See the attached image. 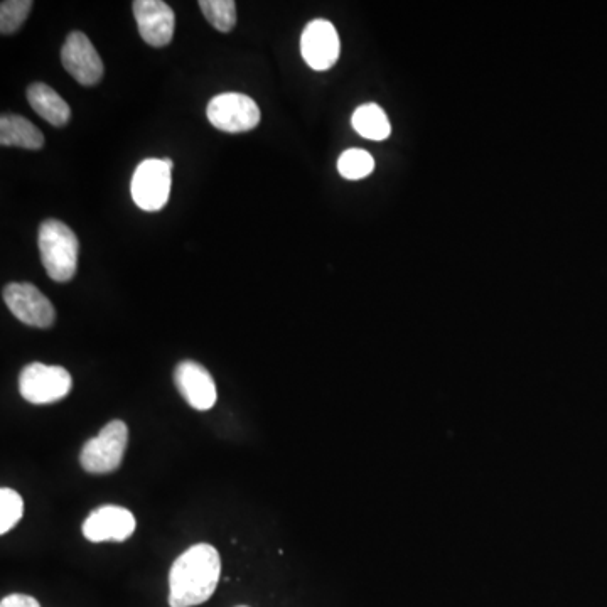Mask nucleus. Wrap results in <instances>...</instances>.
I'll use <instances>...</instances> for the list:
<instances>
[{
  "mask_svg": "<svg viewBox=\"0 0 607 607\" xmlns=\"http://www.w3.org/2000/svg\"><path fill=\"white\" fill-rule=\"evenodd\" d=\"M221 577L218 550L198 543L179 555L169 572V606L194 607L215 594Z\"/></svg>",
  "mask_w": 607,
  "mask_h": 607,
  "instance_id": "1",
  "label": "nucleus"
},
{
  "mask_svg": "<svg viewBox=\"0 0 607 607\" xmlns=\"http://www.w3.org/2000/svg\"><path fill=\"white\" fill-rule=\"evenodd\" d=\"M41 262L54 282H70L78 267L80 243L75 231L63 221L46 220L39 226Z\"/></svg>",
  "mask_w": 607,
  "mask_h": 607,
  "instance_id": "2",
  "label": "nucleus"
},
{
  "mask_svg": "<svg viewBox=\"0 0 607 607\" xmlns=\"http://www.w3.org/2000/svg\"><path fill=\"white\" fill-rule=\"evenodd\" d=\"M129 444V427L122 420H112L86 442L81 449V468L90 474H108L117 471L124 461Z\"/></svg>",
  "mask_w": 607,
  "mask_h": 607,
  "instance_id": "3",
  "label": "nucleus"
},
{
  "mask_svg": "<svg viewBox=\"0 0 607 607\" xmlns=\"http://www.w3.org/2000/svg\"><path fill=\"white\" fill-rule=\"evenodd\" d=\"M172 161L164 159H146L140 162L134 172L130 193L140 210L161 211L169 201L171 194Z\"/></svg>",
  "mask_w": 607,
  "mask_h": 607,
  "instance_id": "4",
  "label": "nucleus"
},
{
  "mask_svg": "<svg viewBox=\"0 0 607 607\" xmlns=\"http://www.w3.org/2000/svg\"><path fill=\"white\" fill-rule=\"evenodd\" d=\"M73 380L63 366L31 363L19 375V392L34 405L60 402L71 392Z\"/></svg>",
  "mask_w": 607,
  "mask_h": 607,
  "instance_id": "5",
  "label": "nucleus"
},
{
  "mask_svg": "<svg viewBox=\"0 0 607 607\" xmlns=\"http://www.w3.org/2000/svg\"><path fill=\"white\" fill-rule=\"evenodd\" d=\"M206 113L216 129L228 134L248 132L260 122V108L243 93H221L208 103Z\"/></svg>",
  "mask_w": 607,
  "mask_h": 607,
  "instance_id": "6",
  "label": "nucleus"
},
{
  "mask_svg": "<svg viewBox=\"0 0 607 607\" xmlns=\"http://www.w3.org/2000/svg\"><path fill=\"white\" fill-rule=\"evenodd\" d=\"M12 314L27 326L48 329L54 324L56 311L48 297L38 287L27 282H12L2 292Z\"/></svg>",
  "mask_w": 607,
  "mask_h": 607,
  "instance_id": "7",
  "label": "nucleus"
},
{
  "mask_svg": "<svg viewBox=\"0 0 607 607\" xmlns=\"http://www.w3.org/2000/svg\"><path fill=\"white\" fill-rule=\"evenodd\" d=\"M341 51L338 31L329 21L316 19L302 31V58L312 70L326 71L336 65Z\"/></svg>",
  "mask_w": 607,
  "mask_h": 607,
  "instance_id": "8",
  "label": "nucleus"
},
{
  "mask_svg": "<svg viewBox=\"0 0 607 607\" xmlns=\"http://www.w3.org/2000/svg\"><path fill=\"white\" fill-rule=\"evenodd\" d=\"M61 63L80 85L93 86L103 78V61L85 34L71 33L61 49Z\"/></svg>",
  "mask_w": 607,
  "mask_h": 607,
  "instance_id": "9",
  "label": "nucleus"
},
{
  "mask_svg": "<svg viewBox=\"0 0 607 607\" xmlns=\"http://www.w3.org/2000/svg\"><path fill=\"white\" fill-rule=\"evenodd\" d=\"M132 511L122 506H100L83 523V535L93 543L125 542L135 532Z\"/></svg>",
  "mask_w": 607,
  "mask_h": 607,
  "instance_id": "10",
  "label": "nucleus"
},
{
  "mask_svg": "<svg viewBox=\"0 0 607 607\" xmlns=\"http://www.w3.org/2000/svg\"><path fill=\"white\" fill-rule=\"evenodd\" d=\"M174 383L184 400L199 412L215 407L218 392L210 371L196 361L184 360L174 370Z\"/></svg>",
  "mask_w": 607,
  "mask_h": 607,
  "instance_id": "11",
  "label": "nucleus"
},
{
  "mask_svg": "<svg viewBox=\"0 0 607 607\" xmlns=\"http://www.w3.org/2000/svg\"><path fill=\"white\" fill-rule=\"evenodd\" d=\"M134 16L140 36L152 48H164L174 36V12L162 0H135Z\"/></svg>",
  "mask_w": 607,
  "mask_h": 607,
  "instance_id": "12",
  "label": "nucleus"
},
{
  "mask_svg": "<svg viewBox=\"0 0 607 607\" xmlns=\"http://www.w3.org/2000/svg\"><path fill=\"white\" fill-rule=\"evenodd\" d=\"M27 102L39 117L54 127H65L70 122L71 110L68 103L44 83H34L27 88Z\"/></svg>",
  "mask_w": 607,
  "mask_h": 607,
  "instance_id": "13",
  "label": "nucleus"
},
{
  "mask_svg": "<svg viewBox=\"0 0 607 607\" xmlns=\"http://www.w3.org/2000/svg\"><path fill=\"white\" fill-rule=\"evenodd\" d=\"M0 144L4 147H21L38 151L44 146L41 130L19 115H2L0 119Z\"/></svg>",
  "mask_w": 607,
  "mask_h": 607,
  "instance_id": "14",
  "label": "nucleus"
},
{
  "mask_svg": "<svg viewBox=\"0 0 607 607\" xmlns=\"http://www.w3.org/2000/svg\"><path fill=\"white\" fill-rule=\"evenodd\" d=\"M351 122H353L356 132L368 140L380 142V140L388 139L392 132V125H390L387 113L383 112V108L378 107L377 103H365L356 108Z\"/></svg>",
  "mask_w": 607,
  "mask_h": 607,
  "instance_id": "15",
  "label": "nucleus"
},
{
  "mask_svg": "<svg viewBox=\"0 0 607 607\" xmlns=\"http://www.w3.org/2000/svg\"><path fill=\"white\" fill-rule=\"evenodd\" d=\"M199 7L206 21L220 33H230L237 24V4L233 0H201Z\"/></svg>",
  "mask_w": 607,
  "mask_h": 607,
  "instance_id": "16",
  "label": "nucleus"
},
{
  "mask_svg": "<svg viewBox=\"0 0 607 607\" xmlns=\"http://www.w3.org/2000/svg\"><path fill=\"white\" fill-rule=\"evenodd\" d=\"M373 169H375V159L370 156V152L363 149H350L339 157L338 171L344 179L358 181L370 176Z\"/></svg>",
  "mask_w": 607,
  "mask_h": 607,
  "instance_id": "17",
  "label": "nucleus"
},
{
  "mask_svg": "<svg viewBox=\"0 0 607 607\" xmlns=\"http://www.w3.org/2000/svg\"><path fill=\"white\" fill-rule=\"evenodd\" d=\"M31 9V0H4L0 4V33L6 36L16 33L17 29H21Z\"/></svg>",
  "mask_w": 607,
  "mask_h": 607,
  "instance_id": "18",
  "label": "nucleus"
},
{
  "mask_svg": "<svg viewBox=\"0 0 607 607\" xmlns=\"http://www.w3.org/2000/svg\"><path fill=\"white\" fill-rule=\"evenodd\" d=\"M24 513L21 495L11 488L0 489V535H6L16 527Z\"/></svg>",
  "mask_w": 607,
  "mask_h": 607,
  "instance_id": "19",
  "label": "nucleus"
},
{
  "mask_svg": "<svg viewBox=\"0 0 607 607\" xmlns=\"http://www.w3.org/2000/svg\"><path fill=\"white\" fill-rule=\"evenodd\" d=\"M0 607H41L39 602L34 597L26 596V594H11L4 597L0 602Z\"/></svg>",
  "mask_w": 607,
  "mask_h": 607,
  "instance_id": "20",
  "label": "nucleus"
},
{
  "mask_svg": "<svg viewBox=\"0 0 607 607\" xmlns=\"http://www.w3.org/2000/svg\"><path fill=\"white\" fill-rule=\"evenodd\" d=\"M238 607H248V606H238Z\"/></svg>",
  "mask_w": 607,
  "mask_h": 607,
  "instance_id": "21",
  "label": "nucleus"
}]
</instances>
